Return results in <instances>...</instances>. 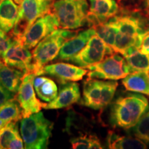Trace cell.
Here are the masks:
<instances>
[{
    "label": "cell",
    "mask_w": 149,
    "mask_h": 149,
    "mask_svg": "<svg viewBox=\"0 0 149 149\" xmlns=\"http://www.w3.org/2000/svg\"><path fill=\"white\" fill-rule=\"evenodd\" d=\"M149 110L148 100L138 93L121 96L111 106L110 122L113 127L130 129Z\"/></svg>",
    "instance_id": "obj_1"
},
{
    "label": "cell",
    "mask_w": 149,
    "mask_h": 149,
    "mask_svg": "<svg viewBox=\"0 0 149 149\" xmlns=\"http://www.w3.org/2000/svg\"><path fill=\"white\" fill-rule=\"evenodd\" d=\"M111 19L117 29L113 51L123 55L130 48L139 49L143 37L149 31L143 26L140 19L130 15L115 16Z\"/></svg>",
    "instance_id": "obj_2"
},
{
    "label": "cell",
    "mask_w": 149,
    "mask_h": 149,
    "mask_svg": "<svg viewBox=\"0 0 149 149\" xmlns=\"http://www.w3.org/2000/svg\"><path fill=\"white\" fill-rule=\"evenodd\" d=\"M78 33L79 31L57 29L41 41L32 52L33 73L37 76L42 74L43 68L57 57L63 44Z\"/></svg>",
    "instance_id": "obj_3"
},
{
    "label": "cell",
    "mask_w": 149,
    "mask_h": 149,
    "mask_svg": "<svg viewBox=\"0 0 149 149\" xmlns=\"http://www.w3.org/2000/svg\"><path fill=\"white\" fill-rule=\"evenodd\" d=\"M54 124L44 116L42 112L32 114L20 120V133L24 148L46 149L52 137Z\"/></svg>",
    "instance_id": "obj_4"
},
{
    "label": "cell",
    "mask_w": 149,
    "mask_h": 149,
    "mask_svg": "<svg viewBox=\"0 0 149 149\" xmlns=\"http://www.w3.org/2000/svg\"><path fill=\"white\" fill-rule=\"evenodd\" d=\"M88 11L87 0H56L52 6L59 28L64 29L75 30L86 24Z\"/></svg>",
    "instance_id": "obj_5"
},
{
    "label": "cell",
    "mask_w": 149,
    "mask_h": 149,
    "mask_svg": "<svg viewBox=\"0 0 149 149\" xmlns=\"http://www.w3.org/2000/svg\"><path fill=\"white\" fill-rule=\"evenodd\" d=\"M117 86L115 80L87 78L84 83L81 104L94 110L104 109L113 101Z\"/></svg>",
    "instance_id": "obj_6"
},
{
    "label": "cell",
    "mask_w": 149,
    "mask_h": 149,
    "mask_svg": "<svg viewBox=\"0 0 149 149\" xmlns=\"http://www.w3.org/2000/svg\"><path fill=\"white\" fill-rule=\"evenodd\" d=\"M53 2L54 0H24L14 28L8 33L10 36L21 40L37 19L52 11Z\"/></svg>",
    "instance_id": "obj_7"
},
{
    "label": "cell",
    "mask_w": 149,
    "mask_h": 149,
    "mask_svg": "<svg viewBox=\"0 0 149 149\" xmlns=\"http://www.w3.org/2000/svg\"><path fill=\"white\" fill-rule=\"evenodd\" d=\"M86 69L89 70L88 78L107 80L123 79L131 72L124 56L117 53L107 56L102 61L91 65Z\"/></svg>",
    "instance_id": "obj_8"
},
{
    "label": "cell",
    "mask_w": 149,
    "mask_h": 149,
    "mask_svg": "<svg viewBox=\"0 0 149 149\" xmlns=\"http://www.w3.org/2000/svg\"><path fill=\"white\" fill-rule=\"evenodd\" d=\"M112 48L108 46L97 34L91 37L84 48L70 61L78 66L86 68L91 65L102 61L107 56L113 53Z\"/></svg>",
    "instance_id": "obj_9"
},
{
    "label": "cell",
    "mask_w": 149,
    "mask_h": 149,
    "mask_svg": "<svg viewBox=\"0 0 149 149\" xmlns=\"http://www.w3.org/2000/svg\"><path fill=\"white\" fill-rule=\"evenodd\" d=\"M58 28V20L55 15L51 11L37 19L22 37L21 40L26 48L31 50Z\"/></svg>",
    "instance_id": "obj_10"
},
{
    "label": "cell",
    "mask_w": 149,
    "mask_h": 149,
    "mask_svg": "<svg viewBox=\"0 0 149 149\" xmlns=\"http://www.w3.org/2000/svg\"><path fill=\"white\" fill-rule=\"evenodd\" d=\"M36 76L33 72L24 74L19 88L15 96L22 108L23 118L40 112L44 106V103L37 98L34 89L33 81Z\"/></svg>",
    "instance_id": "obj_11"
},
{
    "label": "cell",
    "mask_w": 149,
    "mask_h": 149,
    "mask_svg": "<svg viewBox=\"0 0 149 149\" xmlns=\"http://www.w3.org/2000/svg\"><path fill=\"white\" fill-rule=\"evenodd\" d=\"M1 58L6 66L15 68L25 73L33 72V53L24 46L20 39L13 38L12 45L3 53Z\"/></svg>",
    "instance_id": "obj_12"
},
{
    "label": "cell",
    "mask_w": 149,
    "mask_h": 149,
    "mask_svg": "<svg viewBox=\"0 0 149 149\" xmlns=\"http://www.w3.org/2000/svg\"><path fill=\"white\" fill-rule=\"evenodd\" d=\"M89 11L86 24L89 28L107 22L118 13V3L115 0H88Z\"/></svg>",
    "instance_id": "obj_13"
},
{
    "label": "cell",
    "mask_w": 149,
    "mask_h": 149,
    "mask_svg": "<svg viewBox=\"0 0 149 149\" xmlns=\"http://www.w3.org/2000/svg\"><path fill=\"white\" fill-rule=\"evenodd\" d=\"M87 73L88 71L86 68L64 62L46 65L42 69V74H49L57 79L61 84L79 81Z\"/></svg>",
    "instance_id": "obj_14"
},
{
    "label": "cell",
    "mask_w": 149,
    "mask_h": 149,
    "mask_svg": "<svg viewBox=\"0 0 149 149\" xmlns=\"http://www.w3.org/2000/svg\"><path fill=\"white\" fill-rule=\"evenodd\" d=\"M81 99V93L79 84L70 81L61 84L59 92L53 101L44 103L43 108L45 109H61L71 107Z\"/></svg>",
    "instance_id": "obj_15"
},
{
    "label": "cell",
    "mask_w": 149,
    "mask_h": 149,
    "mask_svg": "<svg viewBox=\"0 0 149 149\" xmlns=\"http://www.w3.org/2000/svg\"><path fill=\"white\" fill-rule=\"evenodd\" d=\"M95 34H96V32L92 27L82 31H79L77 35L63 44L57 56V59L61 61H70L84 48L91 37Z\"/></svg>",
    "instance_id": "obj_16"
},
{
    "label": "cell",
    "mask_w": 149,
    "mask_h": 149,
    "mask_svg": "<svg viewBox=\"0 0 149 149\" xmlns=\"http://www.w3.org/2000/svg\"><path fill=\"white\" fill-rule=\"evenodd\" d=\"M19 7L14 0H3L0 2V29L10 33L14 28Z\"/></svg>",
    "instance_id": "obj_17"
},
{
    "label": "cell",
    "mask_w": 149,
    "mask_h": 149,
    "mask_svg": "<svg viewBox=\"0 0 149 149\" xmlns=\"http://www.w3.org/2000/svg\"><path fill=\"white\" fill-rule=\"evenodd\" d=\"M122 84L128 91L149 95V78L146 72H130L123 78Z\"/></svg>",
    "instance_id": "obj_18"
},
{
    "label": "cell",
    "mask_w": 149,
    "mask_h": 149,
    "mask_svg": "<svg viewBox=\"0 0 149 149\" xmlns=\"http://www.w3.org/2000/svg\"><path fill=\"white\" fill-rule=\"evenodd\" d=\"M107 143L109 148L113 149H146L147 145L144 141L130 136L119 135L110 130L108 133Z\"/></svg>",
    "instance_id": "obj_19"
},
{
    "label": "cell",
    "mask_w": 149,
    "mask_h": 149,
    "mask_svg": "<svg viewBox=\"0 0 149 149\" xmlns=\"http://www.w3.org/2000/svg\"><path fill=\"white\" fill-rule=\"evenodd\" d=\"M33 86L37 97L45 102L53 101L58 95L57 84L49 77L36 76L33 81Z\"/></svg>",
    "instance_id": "obj_20"
},
{
    "label": "cell",
    "mask_w": 149,
    "mask_h": 149,
    "mask_svg": "<svg viewBox=\"0 0 149 149\" xmlns=\"http://www.w3.org/2000/svg\"><path fill=\"white\" fill-rule=\"evenodd\" d=\"M25 74L22 70L3 64L0 67V82L9 91L16 94Z\"/></svg>",
    "instance_id": "obj_21"
},
{
    "label": "cell",
    "mask_w": 149,
    "mask_h": 149,
    "mask_svg": "<svg viewBox=\"0 0 149 149\" xmlns=\"http://www.w3.org/2000/svg\"><path fill=\"white\" fill-rule=\"evenodd\" d=\"M131 72H146L149 69V55L141 53L139 48L133 47L123 55Z\"/></svg>",
    "instance_id": "obj_22"
},
{
    "label": "cell",
    "mask_w": 149,
    "mask_h": 149,
    "mask_svg": "<svg viewBox=\"0 0 149 149\" xmlns=\"http://www.w3.org/2000/svg\"><path fill=\"white\" fill-rule=\"evenodd\" d=\"M23 118L22 108L15 97L0 106V120L18 122Z\"/></svg>",
    "instance_id": "obj_23"
},
{
    "label": "cell",
    "mask_w": 149,
    "mask_h": 149,
    "mask_svg": "<svg viewBox=\"0 0 149 149\" xmlns=\"http://www.w3.org/2000/svg\"><path fill=\"white\" fill-rule=\"evenodd\" d=\"M92 28L95 29L96 34L113 49L117 34V29L111 19Z\"/></svg>",
    "instance_id": "obj_24"
},
{
    "label": "cell",
    "mask_w": 149,
    "mask_h": 149,
    "mask_svg": "<svg viewBox=\"0 0 149 149\" xmlns=\"http://www.w3.org/2000/svg\"><path fill=\"white\" fill-rule=\"evenodd\" d=\"M20 136L17 122H8L0 128V149H8L9 145Z\"/></svg>",
    "instance_id": "obj_25"
},
{
    "label": "cell",
    "mask_w": 149,
    "mask_h": 149,
    "mask_svg": "<svg viewBox=\"0 0 149 149\" xmlns=\"http://www.w3.org/2000/svg\"><path fill=\"white\" fill-rule=\"evenodd\" d=\"M72 148L73 149H89L103 148L100 141L95 135H81L74 137L70 140Z\"/></svg>",
    "instance_id": "obj_26"
},
{
    "label": "cell",
    "mask_w": 149,
    "mask_h": 149,
    "mask_svg": "<svg viewBox=\"0 0 149 149\" xmlns=\"http://www.w3.org/2000/svg\"><path fill=\"white\" fill-rule=\"evenodd\" d=\"M131 129L132 133L135 137L141 139L145 143H149V111Z\"/></svg>",
    "instance_id": "obj_27"
},
{
    "label": "cell",
    "mask_w": 149,
    "mask_h": 149,
    "mask_svg": "<svg viewBox=\"0 0 149 149\" xmlns=\"http://www.w3.org/2000/svg\"><path fill=\"white\" fill-rule=\"evenodd\" d=\"M0 29V55H2L13 42V38Z\"/></svg>",
    "instance_id": "obj_28"
},
{
    "label": "cell",
    "mask_w": 149,
    "mask_h": 149,
    "mask_svg": "<svg viewBox=\"0 0 149 149\" xmlns=\"http://www.w3.org/2000/svg\"><path fill=\"white\" fill-rule=\"evenodd\" d=\"M16 94L9 91L0 82V106L5 104L11 99L14 98Z\"/></svg>",
    "instance_id": "obj_29"
},
{
    "label": "cell",
    "mask_w": 149,
    "mask_h": 149,
    "mask_svg": "<svg viewBox=\"0 0 149 149\" xmlns=\"http://www.w3.org/2000/svg\"><path fill=\"white\" fill-rule=\"evenodd\" d=\"M139 51L141 53L149 55V31L143 37Z\"/></svg>",
    "instance_id": "obj_30"
},
{
    "label": "cell",
    "mask_w": 149,
    "mask_h": 149,
    "mask_svg": "<svg viewBox=\"0 0 149 149\" xmlns=\"http://www.w3.org/2000/svg\"><path fill=\"white\" fill-rule=\"evenodd\" d=\"M145 8L146 13L149 15V0H145Z\"/></svg>",
    "instance_id": "obj_31"
},
{
    "label": "cell",
    "mask_w": 149,
    "mask_h": 149,
    "mask_svg": "<svg viewBox=\"0 0 149 149\" xmlns=\"http://www.w3.org/2000/svg\"><path fill=\"white\" fill-rule=\"evenodd\" d=\"M8 122H6V121H4V120H0V128H1L2 126H3L5 125L6 123H8Z\"/></svg>",
    "instance_id": "obj_32"
},
{
    "label": "cell",
    "mask_w": 149,
    "mask_h": 149,
    "mask_svg": "<svg viewBox=\"0 0 149 149\" xmlns=\"http://www.w3.org/2000/svg\"><path fill=\"white\" fill-rule=\"evenodd\" d=\"M23 1H24V0H14L15 2L17 4H18V5L21 4V3L23 2Z\"/></svg>",
    "instance_id": "obj_33"
},
{
    "label": "cell",
    "mask_w": 149,
    "mask_h": 149,
    "mask_svg": "<svg viewBox=\"0 0 149 149\" xmlns=\"http://www.w3.org/2000/svg\"><path fill=\"white\" fill-rule=\"evenodd\" d=\"M1 56L0 55V67H1V66H3V64H4V63H3V61L2 60V58H1Z\"/></svg>",
    "instance_id": "obj_34"
},
{
    "label": "cell",
    "mask_w": 149,
    "mask_h": 149,
    "mask_svg": "<svg viewBox=\"0 0 149 149\" xmlns=\"http://www.w3.org/2000/svg\"><path fill=\"white\" fill-rule=\"evenodd\" d=\"M146 72H147V74H148V78H149V69L147 70Z\"/></svg>",
    "instance_id": "obj_35"
},
{
    "label": "cell",
    "mask_w": 149,
    "mask_h": 149,
    "mask_svg": "<svg viewBox=\"0 0 149 149\" xmlns=\"http://www.w3.org/2000/svg\"><path fill=\"white\" fill-rule=\"evenodd\" d=\"M1 1H3V0H0V2H1Z\"/></svg>",
    "instance_id": "obj_36"
}]
</instances>
